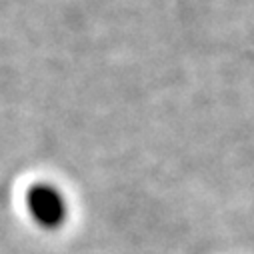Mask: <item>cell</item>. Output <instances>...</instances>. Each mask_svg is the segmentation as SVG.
Listing matches in <instances>:
<instances>
[{"instance_id":"6da1fadb","label":"cell","mask_w":254,"mask_h":254,"mask_svg":"<svg viewBox=\"0 0 254 254\" xmlns=\"http://www.w3.org/2000/svg\"><path fill=\"white\" fill-rule=\"evenodd\" d=\"M24 208L30 220L46 230L56 232L70 218V202L58 184L48 180L32 182L24 192Z\"/></svg>"}]
</instances>
